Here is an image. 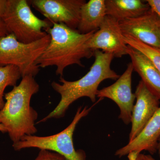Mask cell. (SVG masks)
<instances>
[{
    "label": "cell",
    "instance_id": "22",
    "mask_svg": "<svg viewBox=\"0 0 160 160\" xmlns=\"http://www.w3.org/2000/svg\"><path fill=\"white\" fill-rule=\"evenodd\" d=\"M143 157L144 160H155L150 155L143 154Z\"/></svg>",
    "mask_w": 160,
    "mask_h": 160
},
{
    "label": "cell",
    "instance_id": "1",
    "mask_svg": "<svg viewBox=\"0 0 160 160\" xmlns=\"http://www.w3.org/2000/svg\"><path fill=\"white\" fill-rule=\"evenodd\" d=\"M95 61L85 76L74 81L66 80L60 77V83L52 82L51 86L61 96V100L55 108L37 123L46 122L51 118H60L65 116L69 106L82 97L89 98L92 102L96 101L99 86L106 79L117 80L120 76L111 68L114 56L100 50H95Z\"/></svg>",
    "mask_w": 160,
    "mask_h": 160
},
{
    "label": "cell",
    "instance_id": "25",
    "mask_svg": "<svg viewBox=\"0 0 160 160\" xmlns=\"http://www.w3.org/2000/svg\"><path fill=\"white\" fill-rule=\"evenodd\" d=\"M158 152L159 155L160 156V139L159 141L158 146Z\"/></svg>",
    "mask_w": 160,
    "mask_h": 160
},
{
    "label": "cell",
    "instance_id": "11",
    "mask_svg": "<svg viewBox=\"0 0 160 160\" xmlns=\"http://www.w3.org/2000/svg\"><path fill=\"white\" fill-rule=\"evenodd\" d=\"M134 94L137 101L132 114L129 142L139 134L160 107V100L149 91L142 80L139 82Z\"/></svg>",
    "mask_w": 160,
    "mask_h": 160
},
{
    "label": "cell",
    "instance_id": "3",
    "mask_svg": "<svg viewBox=\"0 0 160 160\" xmlns=\"http://www.w3.org/2000/svg\"><path fill=\"white\" fill-rule=\"evenodd\" d=\"M22 78L19 85L5 93V105L0 110V123L6 128L13 144L24 136L33 135L38 132L35 121L38 113L30 106V101L38 92L39 85L33 77Z\"/></svg>",
    "mask_w": 160,
    "mask_h": 160
},
{
    "label": "cell",
    "instance_id": "24",
    "mask_svg": "<svg viewBox=\"0 0 160 160\" xmlns=\"http://www.w3.org/2000/svg\"><path fill=\"white\" fill-rule=\"evenodd\" d=\"M129 160H144L143 159V154H140L137 159H131Z\"/></svg>",
    "mask_w": 160,
    "mask_h": 160
},
{
    "label": "cell",
    "instance_id": "17",
    "mask_svg": "<svg viewBox=\"0 0 160 160\" xmlns=\"http://www.w3.org/2000/svg\"><path fill=\"white\" fill-rule=\"evenodd\" d=\"M123 38L127 45L137 49L147 57L160 73V49L149 46L127 35H123Z\"/></svg>",
    "mask_w": 160,
    "mask_h": 160
},
{
    "label": "cell",
    "instance_id": "12",
    "mask_svg": "<svg viewBox=\"0 0 160 160\" xmlns=\"http://www.w3.org/2000/svg\"><path fill=\"white\" fill-rule=\"evenodd\" d=\"M160 139V107L134 139L118 149L115 155L122 158L129 153L138 157L141 152L147 151L151 155L158 151Z\"/></svg>",
    "mask_w": 160,
    "mask_h": 160
},
{
    "label": "cell",
    "instance_id": "9",
    "mask_svg": "<svg viewBox=\"0 0 160 160\" xmlns=\"http://www.w3.org/2000/svg\"><path fill=\"white\" fill-rule=\"evenodd\" d=\"M133 66L131 62L127 65L124 73L112 85L98 90L97 97L110 99L116 103L120 110L119 118L126 125L131 123L132 114L136 99L132 90Z\"/></svg>",
    "mask_w": 160,
    "mask_h": 160
},
{
    "label": "cell",
    "instance_id": "4",
    "mask_svg": "<svg viewBox=\"0 0 160 160\" xmlns=\"http://www.w3.org/2000/svg\"><path fill=\"white\" fill-rule=\"evenodd\" d=\"M26 0H6L2 20L8 33L14 35L20 42H33L45 37L46 30L52 26L46 19L34 15Z\"/></svg>",
    "mask_w": 160,
    "mask_h": 160
},
{
    "label": "cell",
    "instance_id": "14",
    "mask_svg": "<svg viewBox=\"0 0 160 160\" xmlns=\"http://www.w3.org/2000/svg\"><path fill=\"white\" fill-rule=\"evenodd\" d=\"M107 15L105 0H90L82 6L77 29L82 34L99 29Z\"/></svg>",
    "mask_w": 160,
    "mask_h": 160
},
{
    "label": "cell",
    "instance_id": "8",
    "mask_svg": "<svg viewBox=\"0 0 160 160\" xmlns=\"http://www.w3.org/2000/svg\"><path fill=\"white\" fill-rule=\"evenodd\" d=\"M88 46L93 51L102 50L115 58L128 54V46L123 38L118 21L108 15L88 41Z\"/></svg>",
    "mask_w": 160,
    "mask_h": 160
},
{
    "label": "cell",
    "instance_id": "2",
    "mask_svg": "<svg viewBox=\"0 0 160 160\" xmlns=\"http://www.w3.org/2000/svg\"><path fill=\"white\" fill-rule=\"evenodd\" d=\"M52 24L46 31L50 35V42L37 60V65L40 68L55 66L56 74L60 77L68 66L85 67L82 59L94 56V51L89 49L88 42L95 32L82 34L64 24Z\"/></svg>",
    "mask_w": 160,
    "mask_h": 160
},
{
    "label": "cell",
    "instance_id": "15",
    "mask_svg": "<svg viewBox=\"0 0 160 160\" xmlns=\"http://www.w3.org/2000/svg\"><path fill=\"white\" fill-rule=\"evenodd\" d=\"M105 2L107 15L118 22L139 17L151 9L146 1L105 0Z\"/></svg>",
    "mask_w": 160,
    "mask_h": 160
},
{
    "label": "cell",
    "instance_id": "7",
    "mask_svg": "<svg viewBox=\"0 0 160 160\" xmlns=\"http://www.w3.org/2000/svg\"><path fill=\"white\" fill-rule=\"evenodd\" d=\"M85 0H32L29 2L52 23L77 29Z\"/></svg>",
    "mask_w": 160,
    "mask_h": 160
},
{
    "label": "cell",
    "instance_id": "23",
    "mask_svg": "<svg viewBox=\"0 0 160 160\" xmlns=\"http://www.w3.org/2000/svg\"><path fill=\"white\" fill-rule=\"evenodd\" d=\"M0 132H2V133L7 132V130H6V128L2 124H1V123H0Z\"/></svg>",
    "mask_w": 160,
    "mask_h": 160
},
{
    "label": "cell",
    "instance_id": "16",
    "mask_svg": "<svg viewBox=\"0 0 160 160\" xmlns=\"http://www.w3.org/2000/svg\"><path fill=\"white\" fill-rule=\"evenodd\" d=\"M22 78L20 69L13 65L0 66V110L5 105L4 91L8 86H17L18 81Z\"/></svg>",
    "mask_w": 160,
    "mask_h": 160
},
{
    "label": "cell",
    "instance_id": "18",
    "mask_svg": "<svg viewBox=\"0 0 160 160\" xmlns=\"http://www.w3.org/2000/svg\"><path fill=\"white\" fill-rule=\"evenodd\" d=\"M33 160H68L62 155L55 152L41 149L36 158Z\"/></svg>",
    "mask_w": 160,
    "mask_h": 160
},
{
    "label": "cell",
    "instance_id": "20",
    "mask_svg": "<svg viewBox=\"0 0 160 160\" xmlns=\"http://www.w3.org/2000/svg\"><path fill=\"white\" fill-rule=\"evenodd\" d=\"M9 34L2 19L0 20V38Z\"/></svg>",
    "mask_w": 160,
    "mask_h": 160
},
{
    "label": "cell",
    "instance_id": "5",
    "mask_svg": "<svg viewBox=\"0 0 160 160\" xmlns=\"http://www.w3.org/2000/svg\"><path fill=\"white\" fill-rule=\"evenodd\" d=\"M90 107L81 106L78 108L71 123L66 129L59 133L48 136L25 135L18 142L13 143L12 147L16 151L27 148H37L55 152L62 155L68 160H86L85 152L76 150L73 142V134L80 120L88 115L92 108L99 101Z\"/></svg>",
    "mask_w": 160,
    "mask_h": 160
},
{
    "label": "cell",
    "instance_id": "21",
    "mask_svg": "<svg viewBox=\"0 0 160 160\" xmlns=\"http://www.w3.org/2000/svg\"><path fill=\"white\" fill-rule=\"evenodd\" d=\"M6 0H0V20L2 19L5 6H6Z\"/></svg>",
    "mask_w": 160,
    "mask_h": 160
},
{
    "label": "cell",
    "instance_id": "10",
    "mask_svg": "<svg viewBox=\"0 0 160 160\" xmlns=\"http://www.w3.org/2000/svg\"><path fill=\"white\" fill-rule=\"evenodd\" d=\"M119 23L123 35L130 36L149 46L160 49V18L151 9L141 16Z\"/></svg>",
    "mask_w": 160,
    "mask_h": 160
},
{
    "label": "cell",
    "instance_id": "6",
    "mask_svg": "<svg viewBox=\"0 0 160 160\" xmlns=\"http://www.w3.org/2000/svg\"><path fill=\"white\" fill-rule=\"evenodd\" d=\"M49 34L33 42H20L9 33L0 38V66L13 65L20 69L22 78L35 77L40 71L36 62L50 42Z\"/></svg>",
    "mask_w": 160,
    "mask_h": 160
},
{
    "label": "cell",
    "instance_id": "13",
    "mask_svg": "<svg viewBox=\"0 0 160 160\" xmlns=\"http://www.w3.org/2000/svg\"><path fill=\"white\" fill-rule=\"evenodd\" d=\"M128 46V55L136 72L149 91L160 100V73L147 57Z\"/></svg>",
    "mask_w": 160,
    "mask_h": 160
},
{
    "label": "cell",
    "instance_id": "19",
    "mask_svg": "<svg viewBox=\"0 0 160 160\" xmlns=\"http://www.w3.org/2000/svg\"><path fill=\"white\" fill-rule=\"evenodd\" d=\"M146 2L160 18V0H147Z\"/></svg>",
    "mask_w": 160,
    "mask_h": 160
}]
</instances>
